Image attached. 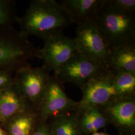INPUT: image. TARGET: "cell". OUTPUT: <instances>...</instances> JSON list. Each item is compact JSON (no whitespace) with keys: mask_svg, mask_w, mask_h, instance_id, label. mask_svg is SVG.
<instances>
[{"mask_svg":"<svg viewBox=\"0 0 135 135\" xmlns=\"http://www.w3.org/2000/svg\"><path fill=\"white\" fill-rule=\"evenodd\" d=\"M90 135H111L109 134H107L106 133H104V132H96L95 133H93Z\"/></svg>","mask_w":135,"mask_h":135,"instance_id":"cell-22","label":"cell"},{"mask_svg":"<svg viewBox=\"0 0 135 135\" xmlns=\"http://www.w3.org/2000/svg\"><path fill=\"white\" fill-rule=\"evenodd\" d=\"M81 115L79 119L80 129L88 135L98 132L106 125L107 118L99 107L90 108Z\"/></svg>","mask_w":135,"mask_h":135,"instance_id":"cell-14","label":"cell"},{"mask_svg":"<svg viewBox=\"0 0 135 135\" xmlns=\"http://www.w3.org/2000/svg\"><path fill=\"white\" fill-rule=\"evenodd\" d=\"M77 26L74 39L78 53L108 68L110 47L98 29L94 19L87 20Z\"/></svg>","mask_w":135,"mask_h":135,"instance_id":"cell-6","label":"cell"},{"mask_svg":"<svg viewBox=\"0 0 135 135\" xmlns=\"http://www.w3.org/2000/svg\"><path fill=\"white\" fill-rule=\"evenodd\" d=\"M103 0H62L60 3L73 23L77 25L94 19Z\"/></svg>","mask_w":135,"mask_h":135,"instance_id":"cell-11","label":"cell"},{"mask_svg":"<svg viewBox=\"0 0 135 135\" xmlns=\"http://www.w3.org/2000/svg\"><path fill=\"white\" fill-rule=\"evenodd\" d=\"M0 118H1V116H0Z\"/></svg>","mask_w":135,"mask_h":135,"instance_id":"cell-24","label":"cell"},{"mask_svg":"<svg viewBox=\"0 0 135 135\" xmlns=\"http://www.w3.org/2000/svg\"><path fill=\"white\" fill-rule=\"evenodd\" d=\"M115 84L120 96H135V73L116 71Z\"/></svg>","mask_w":135,"mask_h":135,"instance_id":"cell-17","label":"cell"},{"mask_svg":"<svg viewBox=\"0 0 135 135\" xmlns=\"http://www.w3.org/2000/svg\"><path fill=\"white\" fill-rule=\"evenodd\" d=\"M39 49L14 28H0V69L14 72L38 58Z\"/></svg>","mask_w":135,"mask_h":135,"instance_id":"cell-3","label":"cell"},{"mask_svg":"<svg viewBox=\"0 0 135 135\" xmlns=\"http://www.w3.org/2000/svg\"><path fill=\"white\" fill-rule=\"evenodd\" d=\"M0 135H7L5 132H4V131L1 128H0Z\"/></svg>","mask_w":135,"mask_h":135,"instance_id":"cell-23","label":"cell"},{"mask_svg":"<svg viewBox=\"0 0 135 135\" xmlns=\"http://www.w3.org/2000/svg\"><path fill=\"white\" fill-rule=\"evenodd\" d=\"M20 33L28 38L35 36L43 41L62 34L73 24L67 11L55 0H33L23 16L18 19Z\"/></svg>","mask_w":135,"mask_h":135,"instance_id":"cell-1","label":"cell"},{"mask_svg":"<svg viewBox=\"0 0 135 135\" xmlns=\"http://www.w3.org/2000/svg\"><path fill=\"white\" fill-rule=\"evenodd\" d=\"M107 68L77 54L54 75L61 84L72 83L81 88Z\"/></svg>","mask_w":135,"mask_h":135,"instance_id":"cell-8","label":"cell"},{"mask_svg":"<svg viewBox=\"0 0 135 135\" xmlns=\"http://www.w3.org/2000/svg\"><path fill=\"white\" fill-rule=\"evenodd\" d=\"M78 114H67L55 117L52 126V135H80V127Z\"/></svg>","mask_w":135,"mask_h":135,"instance_id":"cell-15","label":"cell"},{"mask_svg":"<svg viewBox=\"0 0 135 135\" xmlns=\"http://www.w3.org/2000/svg\"><path fill=\"white\" fill-rule=\"evenodd\" d=\"M113 7L126 12L135 14V0H109Z\"/></svg>","mask_w":135,"mask_h":135,"instance_id":"cell-19","label":"cell"},{"mask_svg":"<svg viewBox=\"0 0 135 135\" xmlns=\"http://www.w3.org/2000/svg\"><path fill=\"white\" fill-rule=\"evenodd\" d=\"M55 75L51 76L47 91L40 108L43 118L60 116L75 110L78 102L69 98Z\"/></svg>","mask_w":135,"mask_h":135,"instance_id":"cell-9","label":"cell"},{"mask_svg":"<svg viewBox=\"0 0 135 135\" xmlns=\"http://www.w3.org/2000/svg\"><path fill=\"white\" fill-rule=\"evenodd\" d=\"M29 105L21 96L14 84L0 91V116L8 119L29 112Z\"/></svg>","mask_w":135,"mask_h":135,"instance_id":"cell-12","label":"cell"},{"mask_svg":"<svg viewBox=\"0 0 135 135\" xmlns=\"http://www.w3.org/2000/svg\"><path fill=\"white\" fill-rule=\"evenodd\" d=\"M107 119L117 125L131 128L135 124V96L123 97L100 107Z\"/></svg>","mask_w":135,"mask_h":135,"instance_id":"cell-10","label":"cell"},{"mask_svg":"<svg viewBox=\"0 0 135 135\" xmlns=\"http://www.w3.org/2000/svg\"><path fill=\"white\" fill-rule=\"evenodd\" d=\"M43 48L39 49L38 58L44 66L56 73L68 61L78 53L74 38L63 33L54 35L44 41Z\"/></svg>","mask_w":135,"mask_h":135,"instance_id":"cell-7","label":"cell"},{"mask_svg":"<svg viewBox=\"0 0 135 135\" xmlns=\"http://www.w3.org/2000/svg\"><path fill=\"white\" fill-rule=\"evenodd\" d=\"M94 20L110 48L135 43V14L119 10L109 0H103Z\"/></svg>","mask_w":135,"mask_h":135,"instance_id":"cell-2","label":"cell"},{"mask_svg":"<svg viewBox=\"0 0 135 135\" xmlns=\"http://www.w3.org/2000/svg\"><path fill=\"white\" fill-rule=\"evenodd\" d=\"M33 135H52V134L45 126H42L39 128Z\"/></svg>","mask_w":135,"mask_h":135,"instance_id":"cell-21","label":"cell"},{"mask_svg":"<svg viewBox=\"0 0 135 135\" xmlns=\"http://www.w3.org/2000/svg\"><path fill=\"white\" fill-rule=\"evenodd\" d=\"M34 122L30 112L18 115L10 127L11 135H30Z\"/></svg>","mask_w":135,"mask_h":135,"instance_id":"cell-18","label":"cell"},{"mask_svg":"<svg viewBox=\"0 0 135 135\" xmlns=\"http://www.w3.org/2000/svg\"><path fill=\"white\" fill-rule=\"evenodd\" d=\"M116 71L107 68L81 87L82 100L75 110L78 115L93 107H101L121 98L115 84Z\"/></svg>","mask_w":135,"mask_h":135,"instance_id":"cell-4","label":"cell"},{"mask_svg":"<svg viewBox=\"0 0 135 135\" xmlns=\"http://www.w3.org/2000/svg\"><path fill=\"white\" fill-rule=\"evenodd\" d=\"M14 72L10 70L0 69V91L14 84Z\"/></svg>","mask_w":135,"mask_h":135,"instance_id":"cell-20","label":"cell"},{"mask_svg":"<svg viewBox=\"0 0 135 135\" xmlns=\"http://www.w3.org/2000/svg\"><path fill=\"white\" fill-rule=\"evenodd\" d=\"M16 4L13 0H0V28H12L17 23Z\"/></svg>","mask_w":135,"mask_h":135,"instance_id":"cell-16","label":"cell"},{"mask_svg":"<svg viewBox=\"0 0 135 135\" xmlns=\"http://www.w3.org/2000/svg\"><path fill=\"white\" fill-rule=\"evenodd\" d=\"M107 67L114 71L135 73V43L111 48Z\"/></svg>","mask_w":135,"mask_h":135,"instance_id":"cell-13","label":"cell"},{"mask_svg":"<svg viewBox=\"0 0 135 135\" xmlns=\"http://www.w3.org/2000/svg\"><path fill=\"white\" fill-rule=\"evenodd\" d=\"M50 71L45 66L33 67L30 64L14 73V85L28 104L40 109L48 86Z\"/></svg>","mask_w":135,"mask_h":135,"instance_id":"cell-5","label":"cell"}]
</instances>
